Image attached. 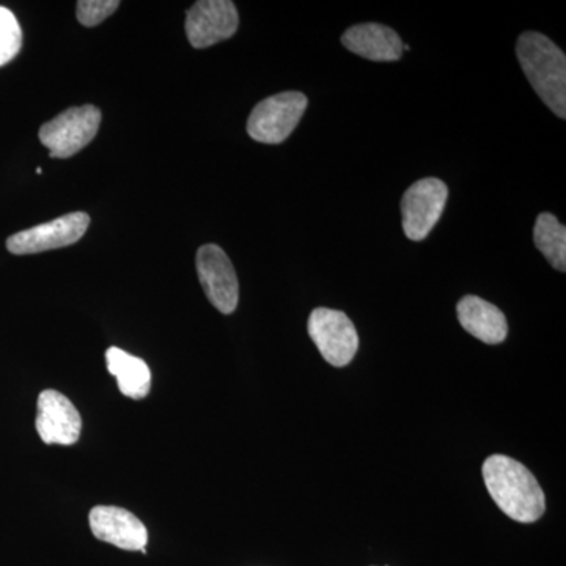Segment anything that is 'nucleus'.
<instances>
[{
  "label": "nucleus",
  "instance_id": "1",
  "mask_svg": "<svg viewBox=\"0 0 566 566\" xmlns=\"http://www.w3.org/2000/svg\"><path fill=\"white\" fill-rule=\"evenodd\" d=\"M482 472L488 493L506 516L523 524L543 516L545 493L526 465L510 457L493 455L486 458Z\"/></svg>",
  "mask_w": 566,
  "mask_h": 566
},
{
  "label": "nucleus",
  "instance_id": "2",
  "mask_svg": "<svg viewBox=\"0 0 566 566\" xmlns=\"http://www.w3.org/2000/svg\"><path fill=\"white\" fill-rule=\"evenodd\" d=\"M517 61L536 95L557 117H566V57L564 51L538 32L517 39Z\"/></svg>",
  "mask_w": 566,
  "mask_h": 566
},
{
  "label": "nucleus",
  "instance_id": "3",
  "mask_svg": "<svg viewBox=\"0 0 566 566\" xmlns=\"http://www.w3.org/2000/svg\"><path fill=\"white\" fill-rule=\"evenodd\" d=\"M102 123V111L92 104L70 107L40 128L41 144L50 150L51 158L66 159L87 147Z\"/></svg>",
  "mask_w": 566,
  "mask_h": 566
},
{
  "label": "nucleus",
  "instance_id": "4",
  "mask_svg": "<svg viewBox=\"0 0 566 566\" xmlns=\"http://www.w3.org/2000/svg\"><path fill=\"white\" fill-rule=\"evenodd\" d=\"M307 106V96L301 92L277 93L263 99L249 117V136L260 144H282L300 125Z\"/></svg>",
  "mask_w": 566,
  "mask_h": 566
},
{
  "label": "nucleus",
  "instance_id": "5",
  "mask_svg": "<svg viewBox=\"0 0 566 566\" xmlns=\"http://www.w3.org/2000/svg\"><path fill=\"white\" fill-rule=\"evenodd\" d=\"M307 331L324 360L334 367L352 363L359 349V334L344 312L315 308L308 316Z\"/></svg>",
  "mask_w": 566,
  "mask_h": 566
},
{
  "label": "nucleus",
  "instance_id": "6",
  "mask_svg": "<svg viewBox=\"0 0 566 566\" xmlns=\"http://www.w3.org/2000/svg\"><path fill=\"white\" fill-rule=\"evenodd\" d=\"M449 188L438 178H423L405 192L401 200L403 230L411 241H422L444 212Z\"/></svg>",
  "mask_w": 566,
  "mask_h": 566
},
{
  "label": "nucleus",
  "instance_id": "7",
  "mask_svg": "<svg viewBox=\"0 0 566 566\" xmlns=\"http://www.w3.org/2000/svg\"><path fill=\"white\" fill-rule=\"evenodd\" d=\"M91 226L87 212L76 211L41 226L11 234L7 249L14 255L55 251L77 243Z\"/></svg>",
  "mask_w": 566,
  "mask_h": 566
},
{
  "label": "nucleus",
  "instance_id": "8",
  "mask_svg": "<svg viewBox=\"0 0 566 566\" xmlns=\"http://www.w3.org/2000/svg\"><path fill=\"white\" fill-rule=\"evenodd\" d=\"M196 266L208 301L221 314H233L240 301V283L229 255L219 245L205 244L197 251Z\"/></svg>",
  "mask_w": 566,
  "mask_h": 566
},
{
  "label": "nucleus",
  "instance_id": "9",
  "mask_svg": "<svg viewBox=\"0 0 566 566\" xmlns=\"http://www.w3.org/2000/svg\"><path fill=\"white\" fill-rule=\"evenodd\" d=\"M240 25L237 7L230 0H200L186 17V35L196 50L232 39Z\"/></svg>",
  "mask_w": 566,
  "mask_h": 566
},
{
  "label": "nucleus",
  "instance_id": "10",
  "mask_svg": "<svg viewBox=\"0 0 566 566\" xmlns=\"http://www.w3.org/2000/svg\"><path fill=\"white\" fill-rule=\"evenodd\" d=\"M35 424L44 444L73 446L80 441V411L70 398L57 390L48 389L40 394Z\"/></svg>",
  "mask_w": 566,
  "mask_h": 566
},
{
  "label": "nucleus",
  "instance_id": "11",
  "mask_svg": "<svg viewBox=\"0 0 566 566\" xmlns=\"http://www.w3.org/2000/svg\"><path fill=\"white\" fill-rule=\"evenodd\" d=\"M88 523L99 542L109 543L123 551H142L147 554V527L128 510L120 506H95L88 515Z\"/></svg>",
  "mask_w": 566,
  "mask_h": 566
},
{
  "label": "nucleus",
  "instance_id": "12",
  "mask_svg": "<svg viewBox=\"0 0 566 566\" xmlns=\"http://www.w3.org/2000/svg\"><path fill=\"white\" fill-rule=\"evenodd\" d=\"M346 50L371 62L400 61L403 54V41L394 29L387 25L367 22L348 29L342 36Z\"/></svg>",
  "mask_w": 566,
  "mask_h": 566
},
{
  "label": "nucleus",
  "instance_id": "13",
  "mask_svg": "<svg viewBox=\"0 0 566 566\" xmlns=\"http://www.w3.org/2000/svg\"><path fill=\"white\" fill-rule=\"evenodd\" d=\"M457 315L461 326L472 337L486 345H499L509 334V324L501 308L479 296H464L457 305Z\"/></svg>",
  "mask_w": 566,
  "mask_h": 566
},
{
  "label": "nucleus",
  "instance_id": "14",
  "mask_svg": "<svg viewBox=\"0 0 566 566\" xmlns=\"http://www.w3.org/2000/svg\"><path fill=\"white\" fill-rule=\"evenodd\" d=\"M107 370L117 379L118 389L125 397L142 400L151 389V371L139 357L112 346L106 353Z\"/></svg>",
  "mask_w": 566,
  "mask_h": 566
},
{
  "label": "nucleus",
  "instance_id": "15",
  "mask_svg": "<svg viewBox=\"0 0 566 566\" xmlns=\"http://www.w3.org/2000/svg\"><path fill=\"white\" fill-rule=\"evenodd\" d=\"M534 243L551 266L560 273L566 270V229L556 216L542 212L534 227Z\"/></svg>",
  "mask_w": 566,
  "mask_h": 566
},
{
  "label": "nucleus",
  "instance_id": "16",
  "mask_svg": "<svg viewBox=\"0 0 566 566\" xmlns=\"http://www.w3.org/2000/svg\"><path fill=\"white\" fill-rule=\"evenodd\" d=\"M22 31L13 11L0 7V66L13 61L20 54Z\"/></svg>",
  "mask_w": 566,
  "mask_h": 566
},
{
  "label": "nucleus",
  "instance_id": "17",
  "mask_svg": "<svg viewBox=\"0 0 566 566\" xmlns=\"http://www.w3.org/2000/svg\"><path fill=\"white\" fill-rule=\"evenodd\" d=\"M118 7V0H81L77 2V20L85 28H95L115 13Z\"/></svg>",
  "mask_w": 566,
  "mask_h": 566
}]
</instances>
